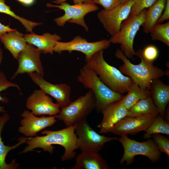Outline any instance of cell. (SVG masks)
<instances>
[{"label":"cell","mask_w":169,"mask_h":169,"mask_svg":"<svg viewBox=\"0 0 169 169\" xmlns=\"http://www.w3.org/2000/svg\"><path fill=\"white\" fill-rule=\"evenodd\" d=\"M118 139L123 146L124 153L120 160V164L122 165L125 162L126 165L132 163L135 156L142 155L147 157L152 162H156L160 160L161 155L154 141L150 138L142 142L130 139L127 135H123Z\"/></svg>","instance_id":"7"},{"label":"cell","mask_w":169,"mask_h":169,"mask_svg":"<svg viewBox=\"0 0 169 169\" xmlns=\"http://www.w3.org/2000/svg\"><path fill=\"white\" fill-rule=\"evenodd\" d=\"M121 0H90L89 3L98 4L105 10L111 9L121 4Z\"/></svg>","instance_id":"33"},{"label":"cell","mask_w":169,"mask_h":169,"mask_svg":"<svg viewBox=\"0 0 169 169\" xmlns=\"http://www.w3.org/2000/svg\"><path fill=\"white\" fill-rule=\"evenodd\" d=\"M5 2V0H0V13L8 15L19 21L27 32H33V29L35 27L41 24V23L31 21L17 15L11 10L9 6L6 4Z\"/></svg>","instance_id":"28"},{"label":"cell","mask_w":169,"mask_h":169,"mask_svg":"<svg viewBox=\"0 0 169 169\" xmlns=\"http://www.w3.org/2000/svg\"><path fill=\"white\" fill-rule=\"evenodd\" d=\"M24 37L28 43L36 46L42 53L51 54H53L56 42L61 39L60 37L56 34L48 33L40 35L33 32L24 35Z\"/></svg>","instance_id":"20"},{"label":"cell","mask_w":169,"mask_h":169,"mask_svg":"<svg viewBox=\"0 0 169 169\" xmlns=\"http://www.w3.org/2000/svg\"><path fill=\"white\" fill-rule=\"evenodd\" d=\"M150 90L152 101L160 115L164 119L169 102V86L164 84L159 79H155L151 83Z\"/></svg>","instance_id":"18"},{"label":"cell","mask_w":169,"mask_h":169,"mask_svg":"<svg viewBox=\"0 0 169 169\" xmlns=\"http://www.w3.org/2000/svg\"><path fill=\"white\" fill-rule=\"evenodd\" d=\"M67 0H55L54 2L57 4L66 2ZM73 1L74 4L79 3H89L90 0H71Z\"/></svg>","instance_id":"36"},{"label":"cell","mask_w":169,"mask_h":169,"mask_svg":"<svg viewBox=\"0 0 169 169\" xmlns=\"http://www.w3.org/2000/svg\"><path fill=\"white\" fill-rule=\"evenodd\" d=\"M145 131L143 136L144 139L150 138L152 135L155 134L162 133L169 135V123L158 115Z\"/></svg>","instance_id":"26"},{"label":"cell","mask_w":169,"mask_h":169,"mask_svg":"<svg viewBox=\"0 0 169 169\" xmlns=\"http://www.w3.org/2000/svg\"><path fill=\"white\" fill-rule=\"evenodd\" d=\"M33 82L38 85L46 94L54 98L62 109L71 102L70 86L66 84H53L45 80L43 77L36 72L27 74Z\"/></svg>","instance_id":"13"},{"label":"cell","mask_w":169,"mask_h":169,"mask_svg":"<svg viewBox=\"0 0 169 169\" xmlns=\"http://www.w3.org/2000/svg\"><path fill=\"white\" fill-rule=\"evenodd\" d=\"M77 80L86 89L92 90L96 100L98 112H101L109 104L122 99V94L115 92L104 84L91 69L85 64L79 70Z\"/></svg>","instance_id":"4"},{"label":"cell","mask_w":169,"mask_h":169,"mask_svg":"<svg viewBox=\"0 0 169 169\" xmlns=\"http://www.w3.org/2000/svg\"><path fill=\"white\" fill-rule=\"evenodd\" d=\"M152 113L159 114L157 109L149 96L139 100L128 109L126 117H134Z\"/></svg>","instance_id":"25"},{"label":"cell","mask_w":169,"mask_h":169,"mask_svg":"<svg viewBox=\"0 0 169 169\" xmlns=\"http://www.w3.org/2000/svg\"><path fill=\"white\" fill-rule=\"evenodd\" d=\"M107 162L99 154L82 151L76 158V163L72 169H108Z\"/></svg>","instance_id":"19"},{"label":"cell","mask_w":169,"mask_h":169,"mask_svg":"<svg viewBox=\"0 0 169 169\" xmlns=\"http://www.w3.org/2000/svg\"><path fill=\"white\" fill-rule=\"evenodd\" d=\"M127 93L122 100L128 110L139 100L151 96L150 90L142 89L133 82L130 85Z\"/></svg>","instance_id":"24"},{"label":"cell","mask_w":169,"mask_h":169,"mask_svg":"<svg viewBox=\"0 0 169 169\" xmlns=\"http://www.w3.org/2000/svg\"><path fill=\"white\" fill-rule=\"evenodd\" d=\"M3 58V53L2 49L1 48V45L0 43V65L2 63Z\"/></svg>","instance_id":"38"},{"label":"cell","mask_w":169,"mask_h":169,"mask_svg":"<svg viewBox=\"0 0 169 169\" xmlns=\"http://www.w3.org/2000/svg\"><path fill=\"white\" fill-rule=\"evenodd\" d=\"M27 108L36 115L54 116L60 112V107L41 89H35L27 99Z\"/></svg>","instance_id":"15"},{"label":"cell","mask_w":169,"mask_h":169,"mask_svg":"<svg viewBox=\"0 0 169 169\" xmlns=\"http://www.w3.org/2000/svg\"><path fill=\"white\" fill-rule=\"evenodd\" d=\"M9 115L5 112L0 117V169H15L17 168L19 164L15 160H13L9 164L6 162V158L8 153L15 149L21 145L25 143L27 137H22L18 139V142L12 146H6L3 141L1 134L2 131L6 123L9 120Z\"/></svg>","instance_id":"21"},{"label":"cell","mask_w":169,"mask_h":169,"mask_svg":"<svg viewBox=\"0 0 169 169\" xmlns=\"http://www.w3.org/2000/svg\"><path fill=\"white\" fill-rule=\"evenodd\" d=\"M75 131L77 147L81 151L99 153L105 143L118 140L117 137H107L97 133L90 127L86 118L77 124Z\"/></svg>","instance_id":"9"},{"label":"cell","mask_w":169,"mask_h":169,"mask_svg":"<svg viewBox=\"0 0 169 169\" xmlns=\"http://www.w3.org/2000/svg\"><path fill=\"white\" fill-rule=\"evenodd\" d=\"M130 0H121V4H123L127 2Z\"/></svg>","instance_id":"39"},{"label":"cell","mask_w":169,"mask_h":169,"mask_svg":"<svg viewBox=\"0 0 169 169\" xmlns=\"http://www.w3.org/2000/svg\"><path fill=\"white\" fill-rule=\"evenodd\" d=\"M16 30L11 28L9 26L5 25L0 22V37L3 34Z\"/></svg>","instance_id":"35"},{"label":"cell","mask_w":169,"mask_h":169,"mask_svg":"<svg viewBox=\"0 0 169 169\" xmlns=\"http://www.w3.org/2000/svg\"><path fill=\"white\" fill-rule=\"evenodd\" d=\"M11 87L17 88L19 92L21 94L19 86L16 83L8 81L4 72L0 71V102L5 104L8 103L9 102L8 98L6 97L2 96L0 93ZM6 112L4 107L0 105V117L2 116L1 115V113H4Z\"/></svg>","instance_id":"30"},{"label":"cell","mask_w":169,"mask_h":169,"mask_svg":"<svg viewBox=\"0 0 169 169\" xmlns=\"http://www.w3.org/2000/svg\"><path fill=\"white\" fill-rule=\"evenodd\" d=\"M110 44L109 40L107 39L90 42L85 38L77 36L69 42H57L54 51L60 54L64 51L69 53L74 51H79L85 55V60L86 62L95 53L108 48Z\"/></svg>","instance_id":"10"},{"label":"cell","mask_w":169,"mask_h":169,"mask_svg":"<svg viewBox=\"0 0 169 169\" xmlns=\"http://www.w3.org/2000/svg\"><path fill=\"white\" fill-rule=\"evenodd\" d=\"M146 10L144 9L138 15H130L122 23L119 32L109 39L111 43L120 44V49L128 58L132 59L135 55L134 39L143 23Z\"/></svg>","instance_id":"5"},{"label":"cell","mask_w":169,"mask_h":169,"mask_svg":"<svg viewBox=\"0 0 169 169\" xmlns=\"http://www.w3.org/2000/svg\"><path fill=\"white\" fill-rule=\"evenodd\" d=\"M151 137L159 151L161 152L166 154L169 157V139L159 133L154 134Z\"/></svg>","instance_id":"31"},{"label":"cell","mask_w":169,"mask_h":169,"mask_svg":"<svg viewBox=\"0 0 169 169\" xmlns=\"http://www.w3.org/2000/svg\"><path fill=\"white\" fill-rule=\"evenodd\" d=\"M115 55L123 62L119 67L121 72L130 77L142 89L150 90L153 79H159L165 75V71L162 69L143 59H141V62L138 64L132 63L121 49H117Z\"/></svg>","instance_id":"3"},{"label":"cell","mask_w":169,"mask_h":169,"mask_svg":"<svg viewBox=\"0 0 169 169\" xmlns=\"http://www.w3.org/2000/svg\"><path fill=\"white\" fill-rule=\"evenodd\" d=\"M77 124L58 131H43L41 133L44 135L43 136L27 137L25 143L28 146L21 153H27L39 148L52 154L54 148L53 145H58L62 146L64 149L61 157L62 161L73 158L76 154L75 150L78 149L77 137L75 131Z\"/></svg>","instance_id":"1"},{"label":"cell","mask_w":169,"mask_h":169,"mask_svg":"<svg viewBox=\"0 0 169 169\" xmlns=\"http://www.w3.org/2000/svg\"><path fill=\"white\" fill-rule=\"evenodd\" d=\"M169 19V0H166V3L163 13L157 23H161Z\"/></svg>","instance_id":"34"},{"label":"cell","mask_w":169,"mask_h":169,"mask_svg":"<svg viewBox=\"0 0 169 169\" xmlns=\"http://www.w3.org/2000/svg\"><path fill=\"white\" fill-rule=\"evenodd\" d=\"M21 126L18 131L26 137H33L46 128L53 125L57 121L56 115L38 117L31 111L25 110L21 114Z\"/></svg>","instance_id":"16"},{"label":"cell","mask_w":169,"mask_h":169,"mask_svg":"<svg viewBox=\"0 0 169 169\" xmlns=\"http://www.w3.org/2000/svg\"><path fill=\"white\" fill-rule=\"evenodd\" d=\"M149 33L151 39L161 42L169 46V21L164 23H157L151 28Z\"/></svg>","instance_id":"27"},{"label":"cell","mask_w":169,"mask_h":169,"mask_svg":"<svg viewBox=\"0 0 169 169\" xmlns=\"http://www.w3.org/2000/svg\"><path fill=\"white\" fill-rule=\"evenodd\" d=\"M166 0H157L146 10L142 25L144 32L149 33L161 16L164 9Z\"/></svg>","instance_id":"23"},{"label":"cell","mask_w":169,"mask_h":169,"mask_svg":"<svg viewBox=\"0 0 169 169\" xmlns=\"http://www.w3.org/2000/svg\"><path fill=\"white\" fill-rule=\"evenodd\" d=\"M42 52L33 45L27 43L25 49L19 54L17 70L11 77L15 79L20 74L36 72L44 77V71L40 59Z\"/></svg>","instance_id":"12"},{"label":"cell","mask_w":169,"mask_h":169,"mask_svg":"<svg viewBox=\"0 0 169 169\" xmlns=\"http://www.w3.org/2000/svg\"><path fill=\"white\" fill-rule=\"evenodd\" d=\"M103 51L95 53L85 64L92 69L100 80L111 90L122 94L127 93L132 80L109 64L104 58Z\"/></svg>","instance_id":"2"},{"label":"cell","mask_w":169,"mask_h":169,"mask_svg":"<svg viewBox=\"0 0 169 169\" xmlns=\"http://www.w3.org/2000/svg\"><path fill=\"white\" fill-rule=\"evenodd\" d=\"M102 119L98 125L100 133L110 132L113 126L119 121L127 116L128 109L122 100L108 105L101 112Z\"/></svg>","instance_id":"17"},{"label":"cell","mask_w":169,"mask_h":169,"mask_svg":"<svg viewBox=\"0 0 169 169\" xmlns=\"http://www.w3.org/2000/svg\"><path fill=\"white\" fill-rule=\"evenodd\" d=\"M0 40L5 48L17 60L19 54L25 49L28 43L24 35L17 31V29L3 34L0 37Z\"/></svg>","instance_id":"22"},{"label":"cell","mask_w":169,"mask_h":169,"mask_svg":"<svg viewBox=\"0 0 169 169\" xmlns=\"http://www.w3.org/2000/svg\"><path fill=\"white\" fill-rule=\"evenodd\" d=\"M159 114L152 113L134 117H125L115 124L110 132L121 136L145 131Z\"/></svg>","instance_id":"14"},{"label":"cell","mask_w":169,"mask_h":169,"mask_svg":"<svg viewBox=\"0 0 169 169\" xmlns=\"http://www.w3.org/2000/svg\"><path fill=\"white\" fill-rule=\"evenodd\" d=\"M133 3V1L130 0L111 9H104L98 13L99 20L109 34L113 36L119 32L122 23L130 15Z\"/></svg>","instance_id":"11"},{"label":"cell","mask_w":169,"mask_h":169,"mask_svg":"<svg viewBox=\"0 0 169 169\" xmlns=\"http://www.w3.org/2000/svg\"><path fill=\"white\" fill-rule=\"evenodd\" d=\"M134 3L132 5L130 15H136L139 14L143 10L148 8L153 4L157 0H132Z\"/></svg>","instance_id":"32"},{"label":"cell","mask_w":169,"mask_h":169,"mask_svg":"<svg viewBox=\"0 0 169 169\" xmlns=\"http://www.w3.org/2000/svg\"><path fill=\"white\" fill-rule=\"evenodd\" d=\"M23 5L28 6L33 4L35 0H16Z\"/></svg>","instance_id":"37"},{"label":"cell","mask_w":169,"mask_h":169,"mask_svg":"<svg viewBox=\"0 0 169 169\" xmlns=\"http://www.w3.org/2000/svg\"><path fill=\"white\" fill-rule=\"evenodd\" d=\"M59 4V5H54L50 3L46 4L48 7L57 8L64 11V15L54 20L57 25L63 27L68 22L81 26L87 32L88 31L89 28L84 21L85 16L90 12L98 10L99 8L96 4L91 3L70 5L64 2Z\"/></svg>","instance_id":"8"},{"label":"cell","mask_w":169,"mask_h":169,"mask_svg":"<svg viewBox=\"0 0 169 169\" xmlns=\"http://www.w3.org/2000/svg\"><path fill=\"white\" fill-rule=\"evenodd\" d=\"M95 107V95L89 89L84 95L61 109L56 117L63 121L66 127L72 126L87 118Z\"/></svg>","instance_id":"6"},{"label":"cell","mask_w":169,"mask_h":169,"mask_svg":"<svg viewBox=\"0 0 169 169\" xmlns=\"http://www.w3.org/2000/svg\"><path fill=\"white\" fill-rule=\"evenodd\" d=\"M135 55L141 59L151 64H153L154 61L158 57L159 51L157 47L152 44L146 46L143 49H139L135 53Z\"/></svg>","instance_id":"29"}]
</instances>
